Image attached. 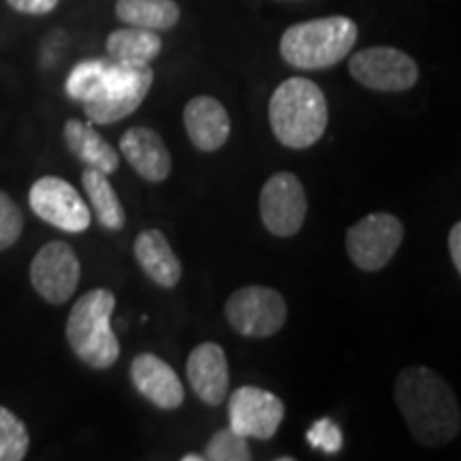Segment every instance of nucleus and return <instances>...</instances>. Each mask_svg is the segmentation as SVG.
Here are the masks:
<instances>
[{"label":"nucleus","mask_w":461,"mask_h":461,"mask_svg":"<svg viewBox=\"0 0 461 461\" xmlns=\"http://www.w3.org/2000/svg\"><path fill=\"white\" fill-rule=\"evenodd\" d=\"M182 461H205L203 455H197V453H190V455H184Z\"/></svg>","instance_id":"obj_29"},{"label":"nucleus","mask_w":461,"mask_h":461,"mask_svg":"<svg viewBox=\"0 0 461 461\" xmlns=\"http://www.w3.org/2000/svg\"><path fill=\"white\" fill-rule=\"evenodd\" d=\"M154 84L152 67H129L109 60L99 84L86 99L84 112L92 124H115L137 112Z\"/></svg>","instance_id":"obj_5"},{"label":"nucleus","mask_w":461,"mask_h":461,"mask_svg":"<svg viewBox=\"0 0 461 461\" xmlns=\"http://www.w3.org/2000/svg\"><path fill=\"white\" fill-rule=\"evenodd\" d=\"M28 203L41 221L67 233H84L92 222L88 203L62 177H39L28 193Z\"/></svg>","instance_id":"obj_10"},{"label":"nucleus","mask_w":461,"mask_h":461,"mask_svg":"<svg viewBox=\"0 0 461 461\" xmlns=\"http://www.w3.org/2000/svg\"><path fill=\"white\" fill-rule=\"evenodd\" d=\"M229 419L240 436L272 440L285 420V403L272 391L246 384L230 393Z\"/></svg>","instance_id":"obj_12"},{"label":"nucleus","mask_w":461,"mask_h":461,"mask_svg":"<svg viewBox=\"0 0 461 461\" xmlns=\"http://www.w3.org/2000/svg\"><path fill=\"white\" fill-rule=\"evenodd\" d=\"M286 302L276 288L248 285L227 299L224 316L244 338H272L286 322Z\"/></svg>","instance_id":"obj_6"},{"label":"nucleus","mask_w":461,"mask_h":461,"mask_svg":"<svg viewBox=\"0 0 461 461\" xmlns=\"http://www.w3.org/2000/svg\"><path fill=\"white\" fill-rule=\"evenodd\" d=\"M269 124L285 148L305 149L325 135L330 124V105L314 82L288 77L269 99Z\"/></svg>","instance_id":"obj_2"},{"label":"nucleus","mask_w":461,"mask_h":461,"mask_svg":"<svg viewBox=\"0 0 461 461\" xmlns=\"http://www.w3.org/2000/svg\"><path fill=\"white\" fill-rule=\"evenodd\" d=\"M308 440L312 447L322 448L325 453H336L342 447V434H339L338 425H333L331 420L322 419L319 423H314V428L310 429Z\"/></svg>","instance_id":"obj_26"},{"label":"nucleus","mask_w":461,"mask_h":461,"mask_svg":"<svg viewBox=\"0 0 461 461\" xmlns=\"http://www.w3.org/2000/svg\"><path fill=\"white\" fill-rule=\"evenodd\" d=\"M109 60L129 67H146L163 50V39L158 32L146 31V28H120L107 37Z\"/></svg>","instance_id":"obj_19"},{"label":"nucleus","mask_w":461,"mask_h":461,"mask_svg":"<svg viewBox=\"0 0 461 461\" xmlns=\"http://www.w3.org/2000/svg\"><path fill=\"white\" fill-rule=\"evenodd\" d=\"M31 447L24 420L0 406V461H22Z\"/></svg>","instance_id":"obj_22"},{"label":"nucleus","mask_w":461,"mask_h":461,"mask_svg":"<svg viewBox=\"0 0 461 461\" xmlns=\"http://www.w3.org/2000/svg\"><path fill=\"white\" fill-rule=\"evenodd\" d=\"M348 73L363 88L376 92H406L419 82V65L406 51L374 45L350 56Z\"/></svg>","instance_id":"obj_8"},{"label":"nucleus","mask_w":461,"mask_h":461,"mask_svg":"<svg viewBox=\"0 0 461 461\" xmlns=\"http://www.w3.org/2000/svg\"><path fill=\"white\" fill-rule=\"evenodd\" d=\"M132 255L154 285L163 288H173L182 280V263L176 257L169 240L163 230L146 229L141 230L132 244Z\"/></svg>","instance_id":"obj_17"},{"label":"nucleus","mask_w":461,"mask_h":461,"mask_svg":"<svg viewBox=\"0 0 461 461\" xmlns=\"http://www.w3.org/2000/svg\"><path fill=\"white\" fill-rule=\"evenodd\" d=\"M82 186L101 227L107 230H122L126 224V212L118 194H115L112 182H109L107 173L86 167L82 173Z\"/></svg>","instance_id":"obj_21"},{"label":"nucleus","mask_w":461,"mask_h":461,"mask_svg":"<svg viewBox=\"0 0 461 461\" xmlns=\"http://www.w3.org/2000/svg\"><path fill=\"white\" fill-rule=\"evenodd\" d=\"M109 60H84L73 67L67 77V95L73 101L84 103L92 95V90L99 84L103 71H105Z\"/></svg>","instance_id":"obj_24"},{"label":"nucleus","mask_w":461,"mask_h":461,"mask_svg":"<svg viewBox=\"0 0 461 461\" xmlns=\"http://www.w3.org/2000/svg\"><path fill=\"white\" fill-rule=\"evenodd\" d=\"M403 241V224L389 212H374L346 230V252L361 272H380Z\"/></svg>","instance_id":"obj_7"},{"label":"nucleus","mask_w":461,"mask_h":461,"mask_svg":"<svg viewBox=\"0 0 461 461\" xmlns=\"http://www.w3.org/2000/svg\"><path fill=\"white\" fill-rule=\"evenodd\" d=\"M115 295L92 288L73 303L67 319V342L79 361L95 370H107L120 359V342L112 327Z\"/></svg>","instance_id":"obj_4"},{"label":"nucleus","mask_w":461,"mask_h":461,"mask_svg":"<svg viewBox=\"0 0 461 461\" xmlns=\"http://www.w3.org/2000/svg\"><path fill=\"white\" fill-rule=\"evenodd\" d=\"M357 37L359 28L344 15L299 22L282 34L280 56L299 71H319L342 62L355 48Z\"/></svg>","instance_id":"obj_3"},{"label":"nucleus","mask_w":461,"mask_h":461,"mask_svg":"<svg viewBox=\"0 0 461 461\" xmlns=\"http://www.w3.org/2000/svg\"><path fill=\"white\" fill-rule=\"evenodd\" d=\"M184 126L188 140L201 152H216L230 135V118L224 105L214 96H194L184 107Z\"/></svg>","instance_id":"obj_16"},{"label":"nucleus","mask_w":461,"mask_h":461,"mask_svg":"<svg viewBox=\"0 0 461 461\" xmlns=\"http://www.w3.org/2000/svg\"><path fill=\"white\" fill-rule=\"evenodd\" d=\"M135 389L160 411H176L184 403V384L169 363L152 353L137 355L131 363Z\"/></svg>","instance_id":"obj_14"},{"label":"nucleus","mask_w":461,"mask_h":461,"mask_svg":"<svg viewBox=\"0 0 461 461\" xmlns=\"http://www.w3.org/2000/svg\"><path fill=\"white\" fill-rule=\"evenodd\" d=\"M82 265L67 241H50L34 255L31 263V282L39 297L51 305H62L75 295Z\"/></svg>","instance_id":"obj_11"},{"label":"nucleus","mask_w":461,"mask_h":461,"mask_svg":"<svg viewBox=\"0 0 461 461\" xmlns=\"http://www.w3.org/2000/svg\"><path fill=\"white\" fill-rule=\"evenodd\" d=\"M258 210L263 227L276 238H293L299 233L308 214V197L295 173H274L263 184Z\"/></svg>","instance_id":"obj_9"},{"label":"nucleus","mask_w":461,"mask_h":461,"mask_svg":"<svg viewBox=\"0 0 461 461\" xmlns=\"http://www.w3.org/2000/svg\"><path fill=\"white\" fill-rule=\"evenodd\" d=\"M207 461H250L252 453L248 447V438L240 436L233 429H221L207 440L205 455Z\"/></svg>","instance_id":"obj_23"},{"label":"nucleus","mask_w":461,"mask_h":461,"mask_svg":"<svg viewBox=\"0 0 461 461\" xmlns=\"http://www.w3.org/2000/svg\"><path fill=\"white\" fill-rule=\"evenodd\" d=\"M120 152L146 182L158 184L169 177L173 167L169 148L154 129L132 126L120 140Z\"/></svg>","instance_id":"obj_15"},{"label":"nucleus","mask_w":461,"mask_h":461,"mask_svg":"<svg viewBox=\"0 0 461 461\" xmlns=\"http://www.w3.org/2000/svg\"><path fill=\"white\" fill-rule=\"evenodd\" d=\"M65 141L73 157L88 169H96L107 176L118 171L120 154L92 124L68 120L65 124Z\"/></svg>","instance_id":"obj_18"},{"label":"nucleus","mask_w":461,"mask_h":461,"mask_svg":"<svg viewBox=\"0 0 461 461\" xmlns=\"http://www.w3.org/2000/svg\"><path fill=\"white\" fill-rule=\"evenodd\" d=\"M22 230H24V214L20 205L0 190V252L14 246L20 240Z\"/></svg>","instance_id":"obj_25"},{"label":"nucleus","mask_w":461,"mask_h":461,"mask_svg":"<svg viewBox=\"0 0 461 461\" xmlns=\"http://www.w3.org/2000/svg\"><path fill=\"white\" fill-rule=\"evenodd\" d=\"M395 403L419 445L447 447L459 436L461 412L451 384L425 366L403 367L395 378Z\"/></svg>","instance_id":"obj_1"},{"label":"nucleus","mask_w":461,"mask_h":461,"mask_svg":"<svg viewBox=\"0 0 461 461\" xmlns=\"http://www.w3.org/2000/svg\"><path fill=\"white\" fill-rule=\"evenodd\" d=\"M60 0H7V5L17 14L45 15L58 7Z\"/></svg>","instance_id":"obj_27"},{"label":"nucleus","mask_w":461,"mask_h":461,"mask_svg":"<svg viewBox=\"0 0 461 461\" xmlns=\"http://www.w3.org/2000/svg\"><path fill=\"white\" fill-rule=\"evenodd\" d=\"M186 376L194 395L207 406H221L229 395V361L221 344H199L186 361Z\"/></svg>","instance_id":"obj_13"},{"label":"nucleus","mask_w":461,"mask_h":461,"mask_svg":"<svg viewBox=\"0 0 461 461\" xmlns=\"http://www.w3.org/2000/svg\"><path fill=\"white\" fill-rule=\"evenodd\" d=\"M115 15L126 26L163 32L180 22L182 11L176 0H118Z\"/></svg>","instance_id":"obj_20"},{"label":"nucleus","mask_w":461,"mask_h":461,"mask_svg":"<svg viewBox=\"0 0 461 461\" xmlns=\"http://www.w3.org/2000/svg\"><path fill=\"white\" fill-rule=\"evenodd\" d=\"M448 255L455 265V272L461 274V224L455 222L448 230Z\"/></svg>","instance_id":"obj_28"}]
</instances>
